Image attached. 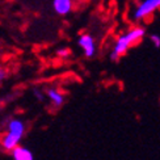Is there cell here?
Returning <instances> with one entry per match:
<instances>
[{"mask_svg": "<svg viewBox=\"0 0 160 160\" xmlns=\"http://www.w3.org/2000/svg\"><path fill=\"white\" fill-rule=\"evenodd\" d=\"M11 154L13 160H34L33 152L24 146H17L11 151Z\"/></svg>", "mask_w": 160, "mask_h": 160, "instance_id": "cell-6", "label": "cell"}, {"mask_svg": "<svg viewBox=\"0 0 160 160\" xmlns=\"http://www.w3.org/2000/svg\"><path fill=\"white\" fill-rule=\"evenodd\" d=\"M7 131L21 141V138L25 134V123L21 121V119H16V118L11 119L8 122V126H7Z\"/></svg>", "mask_w": 160, "mask_h": 160, "instance_id": "cell-4", "label": "cell"}, {"mask_svg": "<svg viewBox=\"0 0 160 160\" xmlns=\"http://www.w3.org/2000/svg\"><path fill=\"white\" fill-rule=\"evenodd\" d=\"M146 34V29L142 26H135L130 30H128L123 34H121L113 46V50L110 52V59L112 61H118L122 55H125L129 51L131 46L138 43L141 39H143Z\"/></svg>", "mask_w": 160, "mask_h": 160, "instance_id": "cell-1", "label": "cell"}, {"mask_svg": "<svg viewBox=\"0 0 160 160\" xmlns=\"http://www.w3.org/2000/svg\"><path fill=\"white\" fill-rule=\"evenodd\" d=\"M160 9V0H142L132 12V20L139 21Z\"/></svg>", "mask_w": 160, "mask_h": 160, "instance_id": "cell-2", "label": "cell"}, {"mask_svg": "<svg viewBox=\"0 0 160 160\" xmlns=\"http://www.w3.org/2000/svg\"><path fill=\"white\" fill-rule=\"evenodd\" d=\"M52 9L59 16H66L72 11V0H52Z\"/></svg>", "mask_w": 160, "mask_h": 160, "instance_id": "cell-5", "label": "cell"}, {"mask_svg": "<svg viewBox=\"0 0 160 160\" xmlns=\"http://www.w3.org/2000/svg\"><path fill=\"white\" fill-rule=\"evenodd\" d=\"M78 45H79V48L83 50L84 55L87 58H92L95 55L96 43H95V39H93V37L91 34H87V33L82 34L78 38Z\"/></svg>", "mask_w": 160, "mask_h": 160, "instance_id": "cell-3", "label": "cell"}, {"mask_svg": "<svg viewBox=\"0 0 160 160\" xmlns=\"http://www.w3.org/2000/svg\"><path fill=\"white\" fill-rule=\"evenodd\" d=\"M46 95H48V98L50 100V102L52 104L54 108H61L64 104V96L55 88H49Z\"/></svg>", "mask_w": 160, "mask_h": 160, "instance_id": "cell-7", "label": "cell"}, {"mask_svg": "<svg viewBox=\"0 0 160 160\" xmlns=\"http://www.w3.org/2000/svg\"><path fill=\"white\" fill-rule=\"evenodd\" d=\"M57 54H58L59 57L64 58V57H67V55H68V50H67V49H61V50H58V51H57Z\"/></svg>", "mask_w": 160, "mask_h": 160, "instance_id": "cell-11", "label": "cell"}, {"mask_svg": "<svg viewBox=\"0 0 160 160\" xmlns=\"http://www.w3.org/2000/svg\"><path fill=\"white\" fill-rule=\"evenodd\" d=\"M2 55H3V52H2V48H0V58H2Z\"/></svg>", "mask_w": 160, "mask_h": 160, "instance_id": "cell-13", "label": "cell"}, {"mask_svg": "<svg viewBox=\"0 0 160 160\" xmlns=\"http://www.w3.org/2000/svg\"><path fill=\"white\" fill-rule=\"evenodd\" d=\"M150 41H151V43L154 45L156 49L160 48V36L159 34H151L150 36Z\"/></svg>", "mask_w": 160, "mask_h": 160, "instance_id": "cell-9", "label": "cell"}, {"mask_svg": "<svg viewBox=\"0 0 160 160\" xmlns=\"http://www.w3.org/2000/svg\"><path fill=\"white\" fill-rule=\"evenodd\" d=\"M5 79H7V71H5V68L0 67V84H2Z\"/></svg>", "mask_w": 160, "mask_h": 160, "instance_id": "cell-10", "label": "cell"}, {"mask_svg": "<svg viewBox=\"0 0 160 160\" xmlns=\"http://www.w3.org/2000/svg\"><path fill=\"white\" fill-rule=\"evenodd\" d=\"M18 142H20V139L16 138V137H13L12 134H9L8 131H7L5 134L3 135L2 141H0V143H2V147L5 151H12L13 148L18 146Z\"/></svg>", "mask_w": 160, "mask_h": 160, "instance_id": "cell-8", "label": "cell"}, {"mask_svg": "<svg viewBox=\"0 0 160 160\" xmlns=\"http://www.w3.org/2000/svg\"><path fill=\"white\" fill-rule=\"evenodd\" d=\"M33 93H34V96L37 97V100H42L43 95H42V93H41V92H39L38 89H34V91H33Z\"/></svg>", "mask_w": 160, "mask_h": 160, "instance_id": "cell-12", "label": "cell"}]
</instances>
